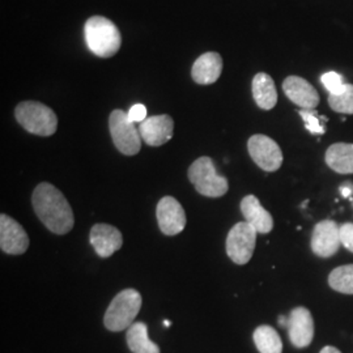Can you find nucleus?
<instances>
[{
  "mask_svg": "<svg viewBox=\"0 0 353 353\" xmlns=\"http://www.w3.org/2000/svg\"><path fill=\"white\" fill-rule=\"evenodd\" d=\"M341 195H343V196H344V198H350V196H351V194H352V192H353L352 183H350V182H347V183H344V185H341Z\"/></svg>",
  "mask_w": 353,
  "mask_h": 353,
  "instance_id": "nucleus-28",
  "label": "nucleus"
},
{
  "mask_svg": "<svg viewBox=\"0 0 353 353\" xmlns=\"http://www.w3.org/2000/svg\"><path fill=\"white\" fill-rule=\"evenodd\" d=\"M241 212L248 224H250L258 233L267 234L274 229V219L262 207L259 199L254 195H248L241 201Z\"/></svg>",
  "mask_w": 353,
  "mask_h": 353,
  "instance_id": "nucleus-16",
  "label": "nucleus"
},
{
  "mask_svg": "<svg viewBox=\"0 0 353 353\" xmlns=\"http://www.w3.org/2000/svg\"><path fill=\"white\" fill-rule=\"evenodd\" d=\"M321 81H322L323 87L327 89L330 94L341 92L343 87H344V84H345L344 83V77L341 74L335 72V71H330V72L323 74L322 77H321Z\"/></svg>",
  "mask_w": 353,
  "mask_h": 353,
  "instance_id": "nucleus-25",
  "label": "nucleus"
},
{
  "mask_svg": "<svg viewBox=\"0 0 353 353\" xmlns=\"http://www.w3.org/2000/svg\"><path fill=\"white\" fill-rule=\"evenodd\" d=\"M14 117L28 132L38 137H51L58 128L57 114L41 102H20L14 109Z\"/></svg>",
  "mask_w": 353,
  "mask_h": 353,
  "instance_id": "nucleus-4",
  "label": "nucleus"
},
{
  "mask_svg": "<svg viewBox=\"0 0 353 353\" xmlns=\"http://www.w3.org/2000/svg\"><path fill=\"white\" fill-rule=\"evenodd\" d=\"M160 230L165 236H176L186 227V214L181 203L173 196H164L156 208Z\"/></svg>",
  "mask_w": 353,
  "mask_h": 353,
  "instance_id": "nucleus-9",
  "label": "nucleus"
},
{
  "mask_svg": "<svg viewBox=\"0 0 353 353\" xmlns=\"http://www.w3.org/2000/svg\"><path fill=\"white\" fill-rule=\"evenodd\" d=\"M252 97L255 103L263 109L271 110L278 103V90L272 77L265 72H259L252 79Z\"/></svg>",
  "mask_w": 353,
  "mask_h": 353,
  "instance_id": "nucleus-18",
  "label": "nucleus"
},
{
  "mask_svg": "<svg viewBox=\"0 0 353 353\" xmlns=\"http://www.w3.org/2000/svg\"><path fill=\"white\" fill-rule=\"evenodd\" d=\"M288 336L296 348H306L314 338V319L309 309L299 306L290 312Z\"/></svg>",
  "mask_w": 353,
  "mask_h": 353,
  "instance_id": "nucleus-12",
  "label": "nucleus"
},
{
  "mask_svg": "<svg viewBox=\"0 0 353 353\" xmlns=\"http://www.w3.org/2000/svg\"><path fill=\"white\" fill-rule=\"evenodd\" d=\"M258 232L246 221L237 223L228 233V256L236 265H246L252 259L256 245Z\"/></svg>",
  "mask_w": 353,
  "mask_h": 353,
  "instance_id": "nucleus-7",
  "label": "nucleus"
},
{
  "mask_svg": "<svg viewBox=\"0 0 353 353\" xmlns=\"http://www.w3.org/2000/svg\"><path fill=\"white\" fill-rule=\"evenodd\" d=\"M32 203L38 219L50 232L63 236L72 230L75 224L74 212L61 190L42 182L33 191Z\"/></svg>",
  "mask_w": 353,
  "mask_h": 353,
  "instance_id": "nucleus-1",
  "label": "nucleus"
},
{
  "mask_svg": "<svg viewBox=\"0 0 353 353\" xmlns=\"http://www.w3.org/2000/svg\"><path fill=\"white\" fill-rule=\"evenodd\" d=\"M248 150L252 161L265 172H276L283 164V152L278 143L265 135H252L248 141Z\"/></svg>",
  "mask_w": 353,
  "mask_h": 353,
  "instance_id": "nucleus-8",
  "label": "nucleus"
},
{
  "mask_svg": "<svg viewBox=\"0 0 353 353\" xmlns=\"http://www.w3.org/2000/svg\"><path fill=\"white\" fill-rule=\"evenodd\" d=\"M29 248L26 229L8 214H0V249L11 255L24 254Z\"/></svg>",
  "mask_w": 353,
  "mask_h": 353,
  "instance_id": "nucleus-11",
  "label": "nucleus"
},
{
  "mask_svg": "<svg viewBox=\"0 0 353 353\" xmlns=\"http://www.w3.org/2000/svg\"><path fill=\"white\" fill-rule=\"evenodd\" d=\"M285 96L301 109H316L319 103L316 89L300 76H288L283 83Z\"/></svg>",
  "mask_w": 353,
  "mask_h": 353,
  "instance_id": "nucleus-15",
  "label": "nucleus"
},
{
  "mask_svg": "<svg viewBox=\"0 0 353 353\" xmlns=\"http://www.w3.org/2000/svg\"><path fill=\"white\" fill-rule=\"evenodd\" d=\"M127 344L132 353H160V348L148 336V327L143 322H135L127 328Z\"/></svg>",
  "mask_w": 353,
  "mask_h": 353,
  "instance_id": "nucleus-20",
  "label": "nucleus"
},
{
  "mask_svg": "<svg viewBox=\"0 0 353 353\" xmlns=\"http://www.w3.org/2000/svg\"><path fill=\"white\" fill-rule=\"evenodd\" d=\"M188 176L196 191L207 198L224 196L229 189L227 178L217 174L212 159L207 156L199 157L191 164Z\"/></svg>",
  "mask_w": 353,
  "mask_h": 353,
  "instance_id": "nucleus-5",
  "label": "nucleus"
},
{
  "mask_svg": "<svg viewBox=\"0 0 353 353\" xmlns=\"http://www.w3.org/2000/svg\"><path fill=\"white\" fill-rule=\"evenodd\" d=\"M341 245L353 252V224L352 223H345L341 227Z\"/></svg>",
  "mask_w": 353,
  "mask_h": 353,
  "instance_id": "nucleus-26",
  "label": "nucleus"
},
{
  "mask_svg": "<svg viewBox=\"0 0 353 353\" xmlns=\"http://www.w3.org/2000/svg\"><path fill=\"white\" fill-rule=\"evenodd\" d=\"M109 128L117 150L126 154L134 156L139 153L141 147V137L139 130L128 119V115L123 110H113L109 117Z\"/></svg>",
  "mask_w": 353,
  "mask_h": 353,
  "instance_id": "nucleus-6",
  "label": "nucleus"
},
{
  "mask_svg": "<svg viewBox=\"0 0 353 353\" xmlns=\"http://www.w3.org/2000/svg\"><path fill=\"white\" fill-rule=\"evenodd\" d=\"M84 36L89 50L100 58H112L122 45L119 29L103 16H93L87 20Z\"/></svg>",
  "mask_w": 353,
  "mask_h": 353,
  "instance_id": "nucleus-2",
  "label": "nucleus"
},
{
  "mask_svg": "<svg viewBox=\"0 0 353 353\" xmlns=\"http://www.w3.org/2000/svg\"><path fill=\"white\" fill-rule=\"evenodd\" d=\"M330 108L341 114H353V85L344 84L341 92L328 96Z\"/></svg>",
  "mask_w": 353,
  "mask_h": 353,
  "instance_id": "nucleus-23",
  "label": "nucleus"
},
{
  "mask_svg": "<svg viewBox=\"0 0 353 353\" xmlns=\"http://www.w3.org/2000/svg\"><path fill=\"white\" fill-rule=\"evenodd\" d=\"M288 322H290L288 316H279V323L281 327H288Z\"/></svg>",
  "mask_w": 353,
  "mask_h": 353,
  "instance_id": "nucleus-30",
  "label": "nucleus"
},
{
  "mask_svg": "<svg viewBox=\"0 0 353 353\" xmlns=\"http://www.w3.org/2000/svg\"><path fill=\"white\" fill-rule=\"evenodd\" d=\"M341 227L332 220L319 221L313 229L312 250L316 256H334L341 248Z\"/></svg>",
  "mask_w": 353,
  "mask_h": 353,
  "instance_id": "nucleus-10",
  "label": "nucleus"
},
{
  "mask_svg": "<svg viewBox=\"0 0 353 353\" xmlns=\"http://www.w3.org/2000/svg\"><path fill=\"white\" fill-rule=\"evenodd\" d=\"M325 160L334 172L339 174H353V144L335 143L330 145Z\"/></svg>",
  "mask_w": 353,
  "mask_h": 353,
  "instance_id": "nucleus-19",
  "label": "nucleus"
},
{
  "mask_svg": "<svg viewBox=\"0 0 353 353\" xmlns=\"http://www.w3.org/2000/svg\"><path fill=\"white\" fill-rule=\"evenodd\" d=\"M127 115L132 123H141L147 119V108L143 103H137V105L131 106Z\"/></svg>",
  "mask_w": 353,
  "mask_h": 353,
  "instance_id": "nucleus-27",
  "label": "nucleus"
},
{
  "mask_svg": "<svg viewBox=\"0 0 353 353\" xmlns=\"http://www.w3.org/2000/svg\"><path fill=\"white\" fill-rule=\"evenodd\" d=\"M330 287L344 294H353V265H341L328 275Z\"/></svg>",
  "mask_w": 353,
  "mask_h": 353,
  "instance_id": "nucleus-22",
  "label": "nucleus"
},
{
  "mask_svg": "<svg viewBox=\"0 0 353 353\" xmlns=\"http://www.w3.org/2000/svg\"><path fill=\"white\" fill-rule=\"evenodd\" d=\"M141 139L151 147H161L173 138L174 122L168 114L147 118L139 126Z\"/></svg>",
  "mask_w": 353,
  "mask_h": 353,
  "instance_id": "nucleus-13",
  "label": "nucleus"
},
{
  "mask_svg": "<svg viewBox=\"0 0 353 353\" xmlns=\"http://www.w3.org/2000/svg\"><path fill=\"white\" fill-rule=\"evenodd\" d=\"M164 326L165 327H169V326H170V322H169V321H164Z\"/></svg>",
  "mask_w": 353,
  "mask_h": 353,
  "instance_id": "nucleus-31",
  "label": "nucleus"
},
{
  "mask_svg": "<svg viewBox=\"0 0 353 353\" xmlns=\"http://www.w3.org/2000/svg\"><path fill=\"white\" fill-rule=\"evenodd\" d=\"M89 241L101 258H109L123 245V237L119 229L109 224H96L90 229Z\"/></svg>",
  "mask_w": 353,
  "mask_h": 353,
  "instance_id": "nucleus-14",
  "label": "nucleus"
},
{
  "mask_svg": "<svg viewBox=\"0 0 353 353\" xmlns=\"http://www.w3.org/2000/svg\"><path fill=\"white\" fill-rule=\"evenodd\" d=\"M254 343L261 353L283 352V341L278 331L271 326H259L252 335Z\"/></svg>",
  "mask_w": 353,
  "mask_h": 353,
  "instance_id": "nucleus-21",
  "label": "nucleus"
},
{
  "mask_svg": "<svg viewBox=\"0 0 353 353\" xmlns=\"http://www.w3.org/2000/svg\"><path fill=\"white\" fill-rule=\"evenodd\" d=\"M321 353H341L338 348H335V347H332V345H327V347H325Z\"/></svg>",
  "mask_w": 353,
  "mask_h": 353,
  "instance_id": "nucleus-29",
  "label": "nucleus"
},
{
  "mask_svg": "<svg viewBox=\"0 0 353 353\" xmlns=\"http://www.w3.org/2000/svg\"><path fill=\"white\" fill-rule=\"evenodd\" d=\"M299 114L301 115V118L305 122V127L309 132H312L314 135H323L326 132L325 125L321 122V119H323L325 117L319 118V115L314 109H301Z\"/></svg>",
  "mask_w": 353,
  "mask_h": 353,
  "instance_id": "nucleus-24",
  "label": "nucleus"
},
{
  "mask_svg": "<svg viewBox=\"0 0 353 353\" xmlns=\"http://www.w3.org/2000/svg\"><path fill=\"white\" fill-rule=\"evenodd\" d=\"M143 299L138 290H125L119 292L109 305L103 325L109 331L119 332L134 325V321L139 314Z\"/></svg>",
  "mask_w": 353,
  "mask_h": 353,
  "instance_id": "nucleus-3",
  "label": "nucleus"
},
{
  "mask_svg": "<svg viewBox=\"0 0 353 353\" xmlns=\"http://www.w3.org/2000/svg\"><path fill=\"white\" fill-rule=\"evenodd\" d=\"M223 72V58L220 54L210 51L201 55L192 65L191 76L201 85L214 84Z\"/></svg>",
  "mask_w": 353,
  "mask_h": 353,
  "instance_id": "nucleus-17",
  "label": "nucleus"
}]
</instances>
